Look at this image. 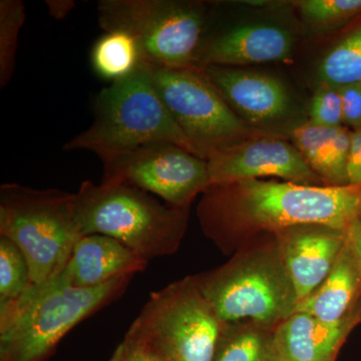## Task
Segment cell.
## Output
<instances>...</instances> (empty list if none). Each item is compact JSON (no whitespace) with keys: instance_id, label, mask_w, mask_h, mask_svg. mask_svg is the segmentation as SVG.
I'll return each mask as SVG.
<instances>
[{"instance_id":"15","label":"cell","mask_w":361,"mask_h":361,"mask_svg":"<svg viewBox=\"0 0 361 361\" xmlns=\"http://www.w3.org/2000/svg\"><path fill=\"white\" fill-rule=\"evenodd\" d=\"M290 33L279 26H237L202 45L197 66H240L281 61L292 51Z\"/></svg>"},{"instance_id":"13","label":"cell","mask_w":361,"mask_h":361,"mask_svg":"<svg viewBox=\"0 0 361 361\" xmlns=\"http://www.w3.org/2000/svg\"><path fill=\"white\" fill-rule=\"evenodd\" d=\"M275 236L299 303L326 279L346 244V232L320 225L297 226Z\"/></svg>"},{"instance_id":"5","label":"cell","mask_w":361,"mask_h":361,"mask_svg":"<svg viewBox=\"0 0 361 361\" xmlns=\"http://www.w3.org/2000/svg\"><path fill=\"white\" fill-rule=\"evenodd\" d=\"M134 276L0 305V361H44L78 323L122 295Z\"/></svg>"},{"instance_id":"19","label":"cell","mask_w":361,"mask_h":361,"mask_svg":"<svg viewBox=\"0 0 361 361\" xmlns=\"http://www.w3.org/2000/svg\"><path fill=\"white\" fill-rule=\"evenodd\" d=\"M274 330L252 324H225L213 361H279Z\"/></svg>"},{"instance_id":"20","label":"cell","mask_w":361,"mask_h":361,"mask_svg":"<svg viewBox=\"0 0 361 361\" xmlns=\"http://www.w3.org/2000/svg\"><path fill=\"white\" fill-rule=\"evenodd\" d=\"M141 61L137 42L126 32H106L92 47L94 70L99 77L113 82L129 75Z\"/></svg>"},{"instance_id":"3","label":"cell","mask_w":361,"mask_h":361,"mask_svg":"<svg viewBox=\"0 0 361 361\" xmlns=\"http://www.w3.org/2000/svg\"><path fill=\"white\" fill-rule=\"evenodd\" d=\"M94 116L90 128L65 144V151H89L103 159L149 145L173 144L194 154L156 89L151 66L142 59L129 75L99 92Z\"/></svg>"},{"instance_id":"2","label":"cell","mask_w":361,"mask_h":361,"mask_svg":"<svg viewBox=\"0 0 361 361\" xmlns=\"http://www.w3.org/2000/svg\"><path fill=\"white\" fill-rule=\"evenodd\" d=\"M71 211L82 236L111 237L148 261L179 249L190 215L137 188L89 180L71 196Z\"/></svg>"},{"instance_id":"21","label":"cell","mask_w":361,"mask_h":361,"mask_svg":"<svg viewBox=\"0 0 361 361\" xmlns=\"http://www.w3.org/2000/svg\"><path fill=\"white\" fill-rule=\"evenodd\" d=\"M322 84L343 87L361 82V26L346 35L319 66Z\"/></svg>"},{"instance_id":"28","label":"cell","mask_w":361,"mask_h":361,"mask_svg":"<svg viewBox=\"0 0 361 361\" xmlns=\"http://www.w3.org/2000/svg\"><path fill=\"white\" fill-rule=\"evenodd\" d=\"M111 361H151V357L144 344L125 336Z\"/></svg>"},{"instance_id":"7","label":"cell","mask_w":361,"mask_h":361,"mask_svg":"<svg viewBox=\"0 0 361 361\" xmlns=\"http://www.w3.org/2000/svg\"><path fill=\"white\" fill-rule=\"evenodd\" d=\"M99 25L123 32L137 42L142 59L159 68L197 66L205 28V9L175 0H102Z\"/></svg>"},{"instance_id":"29","label":"cell","mask_w":361,"mask_h":361,"mask_svg":"<svg viewBox=\"0 0 361 361\" xmlns=\"http://www.w3.org/2000/svg\"><path fill=\"white\" fill-rule=\"evenodd\" d=\"M346 243L353 254L361 276V217L353 222L346 231Z\"/></svg>"},{"instance_id":"10","label":"cell","mask_w":361,"mask_h":361,"mask_svg":"<svg viewBox=\"0 0 361 361\" xmlns=\"http://www.w3.org/2000/svg\"><path fill=\"white\" fill-rule=\"evenodd\" d=\"M99 160L102 184L137 188L179 208H190L211 186L207 161L177 145H149Z\"/></svg>"},{"instance_id":"9","label":"cell","mask_w":361,"mask_h":361,"mask_svg":"<svg viewBox=\"0 0 361 361\" xmlns=\"http://www.w3.org/2000/svg\"><path fill=\"white\" fill-rule=\"evenodd\" d=\"M151 68L161 99L199 158L207 161L222 149L270 134L242 120L199 66Z\"/></svg>"},{"instance_id":"16","label":"cell","mask_w":361,"mask_h":361,"mask_svg":"<svg viewBox=\"0 0 361 361\" xmlns=\"http://www.w3.org/2000/svg\"><path fill=\"white\" fill-rule=\"evenodd\" d=\"M348 327V319L327 323L307 313L295 312L274 330L278 360L334 361Z\"/></svg>"},{"instance_id":"23","label":"cell","mask_w":361,"mask_h":361,"mask_svg":"<svg viewBox=\"0 0 361 361\" xmlns=\"http://www.w3.org/2000/svg\"><path fill=\"white\" fill-rule=\"evenodd\" d=\"M30 283L25 254L11 240L0 236V305L16 300Z\"/></svg>"},{"instance_id":"25","label":"cell","mask_w":361,"mask_h":361,"mask_svg":"<svg viewBox=\"0 0 361 361\" xmlns=\"http://www.w3.org/2000/svg\"><path fill=\"white\" fill-rule=\"evenodd\" d=\"M310 123L325 128L343 125L341 94L337 87L322 84L316 90L310 106Z\"/></svg>"},{"instance_id":"12","label":"cell","mask_w":361,"mask_h":361,"mask_svg":"<svg viewBox=\"0 0 361 361\" xmlns=\"http://www.w3.org/2000/svg\"><path fill=\"white\" fill-rule=\"evenodd\" d=\"M148 264L147 259L118 240L104 235H85L73 247L68 262L58 274L44 283L30 285L16 300H32L65 288H94L116 278L135 275Z\"/></svg>"},{"instance_id":"8","label":"cell","mask_w":361,"mask_h":361,"mask_svg":"<svg viewBox=\"0 0 361 361\" xmlns=\"http://www.w3.org/2000/svg\"><path fill=\"white\" fill-rule=\"evenodd\" d=\"M224 325L187 277L153 292L126 336L176 361H213Z\"/></svg>"},{"instance_id":"6","label":"cell","mask_w":361,"mask_h":361,"mask_svg":"<svg viewBox=\"0 0 361 361\" xmlns=\"http://www.w3.org/2000/svg\"><path fill=\"white\" fill-rule=\"evenodd\" d=\"M71 196L16 183L0 187V236L25 254L32 286L58 274L82 237L71 211Z\"/></svg>"},{"instance_id":"27","label":"cell","mask_w":361,"mask_h":361,"mask_svg":"<svg viewBox=\"0 0 361 361\" xmlns=\"http://www.w3.org/2000/svg\"><path fill=\"white\" fill-rule=\"evenodd\" d=\"M348 185H361V129L351 132L350 151L348 163Z\"/></svg>"},{"instance_id":"17","label":"cell","mask_w":361,"mask_h":361,"mask_svg":"<svg viewBox=\"0 0 361 361\" xmlns=\"http://www.w3.org/2000/svg\"><path fill=\"white\" fill-rule=\"evenodd\" d=\"M304 160L326 186H345L351 132L345 127L325 128L308 122L292 130Z\"/></svg>"},{"instance_id":"26","label":"cell","mask_w":361,"mask_h":361,"mask_svg":"<svg viewBox=\"0 0 361 361\" xmlns=\"http://www.w3.org/2000/svg\"><path fill=\"white\" fill-rule=\"evenodd\" d=\"M344 125L361 129V82L339 87Z\"/></svg>"},{"instance_id":"11","label":"cell","mask_w":361,"mask_h":361,"mask_svg":"<svg viewBox=\"0 0 361 361\" xmlns=\"http://www.w3.org/2000/svg\"><path fill=\"white\" fill-rule=\"evenodd\" d=\"M211 185L276 177L296 184L326 186L300 152L281 135H259L207 160Z\"/></svg>"},{"instance_id":"24","label":"cell","mask_w":361,"mask_h":361,"mask_svg":"<svg viewBox=\"0 0 361 361\" xmlns=\"http://www.w3.org/2000/svg\"><path fill=\"white\" fill-rule=\"evenodd\" d=\"M297 6L306 20L320 26L336 25L361 13V0H304Z\"/></svg>"},{"instance_id":"31","label":"cell","mask_w":361,"mask_h":361,"mask_svg":"<svg viewBox=\"0 0 361 361\" xmlns=\"http://www.w3.org/2000/svg\"><path fill=\"white\" fill-rule=\"evenodd\" d=\"M146 348L147 350H148L149 357H151V361H176L173 360V358L171 357V356L166 355V353H161V351L160 350H157V349L154 348H147V346Z\"/></svg>"},{"instance_id":"30","label":"cell","mask_w":361,"mask_h":361,"mask_svg":"<svg viewBox=\"0 0 361 361\" xmlns=\"http://www.w3.org/2000/svg\"><path fill=\"white\" fill-rule=\"evenodd\" d=\"M45 4L49 7V13L56 20L65 18L75 6V2L71 0H49L45 1Z\"/></svg>"},{"instance_id":"18","label":"cell","mask_w":361,"mask_h":361,"mask_svg":"<svg viewBox=\"0 0 361 361\" xmlns=\"http://www.w3.org/2000/svg\"><path fill=\"white\" fill-rule=\"evenodd\" d=\"M360 284V271L346 243L329 276L298 304L296 312L307 313L323 322H345Z\"/></svg>"},{"instance_id":"1","label":"cell","mask_w":361,"mask_h":361,"mask_svg":"<svg viewBox=\"0 0 361 361\" xmlns=\"http://www.w3.org/2000/svg\"><path fill=\"white\" fill-rule=\"evenodd\" d=\"M204 231L227 247L246 233H277L303 225L346 232L361 217V185L313 186L261 179L211 185L202 194Z\"/></svg>"},{"instance_id":"4","label":"cell","mask_w":361,"mask_h":361,"mask_svg":"<svg viewBox=\"0 0 361 361\" xmlns=\"http://www.w3.org/2000/svg\"><path fill=\"white\" fill-rule=\"evenodd\" d=\"M194 278L224 324L252 323L275 329L299 304L276 241Z\"/></svg>"},{"instance_id":"22","label":"cell","mask_w":361,"mask_h":361,"mask_svg":"<svg viewBox=\"0 0 361 361\" xmlns=\"http://www.w3.org/2000/svg\"><path fill=\"white\" fill-rule=\"evenodd\" d=\"M25 7L21 0H0V87L13 77L18 37L25 21Z\"/></svg>"},{"instance_id":"14","label":"cell","mask_w":361,"mask_h":361,"mask_svg":"<svg viewBox=\"0 0 361 361\" xmlns=\"http://www.w3.org/2000/svg\"><path fill=\"white\" fill-rule=\"evenodd\" d=\"M199 68L230 108L251 127L266 132L263 127L282 120L290 109L288 92L277 78L231 66Z\"/></svg>"}]
</instances>
